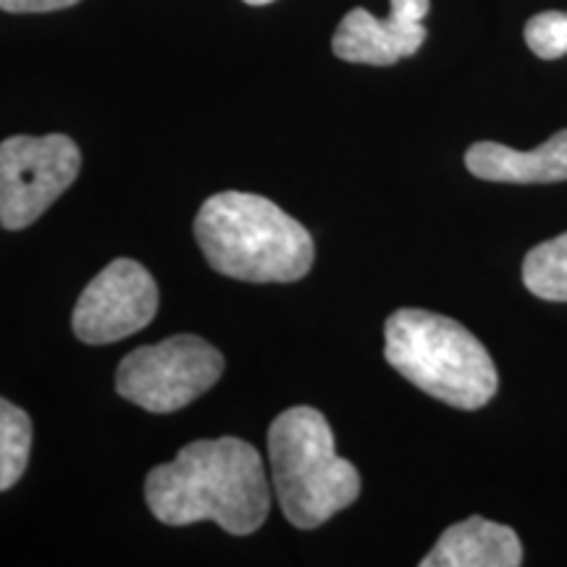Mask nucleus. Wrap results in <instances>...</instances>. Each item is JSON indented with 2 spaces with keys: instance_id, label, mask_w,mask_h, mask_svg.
I'll return each instance as SVG.
<instances>
[{
  "instance_id": "obj_1",
  "label": "nucleus",
  "mask_w": 567,
  "mask_h": 567,
  "mask_svg": "<svg viewBox=\"0 0 567 567\" xmlns=\"http://www.w3.org/2000/svg\"><path fill=\"white\" fill-rule=\"evenodd\" d=\"M145 499L166 526L213 520L234 536L258 530L271 507L260 452L237 436L193 442L174 463L153 467Z\"/></svg>"
},
{
  "instance_id": "obj_2",
  "label": "nucleus",
  "mask_w": 567,
  "mask_h": 567,
  "mask_svg": "<svg viewBox=\"0 0 567 567\" xmlns=\"http://www.w3.org/2000/svg\"><path fill=\"white\" fill-rule=\"evenodd\" d=\"M195 237L208 264L239 281H300L316 258L308 229L279 205L250 193L208 197L197 213Z\"/></svg>"
},
{
  "instance_id": "obj_3",
  "label": "nucleus",
  "mask_w": 567,
  "mask_h": 567,
  "mask_svg": "<svg viewBox=\"0 0 567 567\" xmlns=\"http://www.w3.org/2000/svg\"><path fill=\"white\" fill-rule=\"evenodd\" d=\"M386 363L410 384L457 410H478L499 386L492 354L463 323L429 310L405 308L389 316Z\"/></svg>"
},
{
  "instance_id": "obj_4",
  "label": "nucleus",
  "mask_w": 567,
  "mask_h": 567,
  "mask_svg": "<svg viewBox=\"0 0 567 567\" xmlns=\"http://www.w3.org/2000/svg\"><path fill=\"white\" fill-rule=\"evenodd\" d=\"M274 488L287 520L318 528L360 496V473L337 455L334 434L316 408H289L268 431Z\"/></svg>"
},
{
  "instance_id": "obj_5",
  "label": "nucleus",
  "mask_w": 567,
  "mask_h": 567,
  "mask_svg": "<svg viewBox=\"0 0 567 567\" xmlns=\"http://www.w3.org/2000/svg\"><path fill=\"white\" fill-rule=\"evenodd\" d=\"M224 354L200 337L179 334L140 347L118 363L116 389L124 400L151 413H174L221 379Z\"/></svg>"
},
{
  "instance_id": "obj_6",
  "label": "nucleus",
  "mask_w": 567,
  "mask_h": 567,
  "mask_svg": "<svg viewBox=\"0 0 567 567\" xmlns=\"http://www.w3.org/2000/svg\"><path fill=\"white\" fill-rule=\"evenodd\" d=\"M80 166V147L66 134L0 142V226H32L74 184Z\"/></svg>"
},
{
  "instance_id": "obj_7",
  "label": "nucleus",
  "mask_w": 567,
  "mask_h": 567,
  "mask_svg": "<svg viewBox=\"0 0 567 567\" xmlns=\"http://www.w3.org/2000/svg\"><path fill=\"white\" fill-rule=\"evenodd\" d=\"M158 310V287L137 260L118 258L87 284L76 300V339L84 344H111L145 329Z\"/></svg>"
},
{
  "instance_id": "obj_8",
  "label": "nucleus",
  "mask_w": 567,
  "mask_h": 567,
  "mask_svg": "<svg viewBox=\"0 0 567 567\" xmlns=\"http://www.w3.org/2000/svg\"><path fill=\"white\" fill-rule=\"evenodd\" d=\"M429 9L431 0H392L386 19H375L365 9H352L339 21L331 40L334 55L368 66H392L410 59L425 42L423 19Z\"/></svg>"
},
{
  "instance_id": "obj_9",
  "label": "nucleus",
  "mask_w": 567,
  "mask_h": 567,
  "mask_svg": "<svg viewBox=\"0 0 567 567\" xmlns=\"http://www.w3.org/2000/svg\"><path fill=\"white\" fill-rule=\"evenodd\" d=\"M423 567H517L523 565L520 538L509 526L473 515L446 528Z\"/></svg>"
},
{
  "instance_id": "obj_10",
  "label": "nucleus",
  "mask_w": 567,
  "mask_h": 567,
  "mask_svg": "<svg viewBox=\"0 0 567 567\" xmlns=\"http://www.w3.org/2000/svg\"><path fill=\"white\" fill-rule=\"evenodd\" d=\"M467 172L484 182L549 184L567 179V130L536 151H513L499 142H476L465 155Z\"/></svg>"
},
{
  "instance_id": "obj_11",
  "label": "nucleus",
  "mask_w": 567,
  "mask_h": 567,
  "mask_svg": "<svg viewBox=\"0 0 567 567\" xmlns=\"http://www.w3.org/2000/svg\"><path fill=\"white\" fill-rule=\"evenodd\" d=\"M523 284L530 295L549 302H567V231L536 245L523 260Z\"/></svg>"
},
{
  "instance_id": "obj_12",
  "label": "nucleus",
  "mask_w": 567,
  "mask_h": 567,
  "mask_svg": "<svg viewBox=\"0 0 567 567\" xmlns=\"http://www.w3.org/2000/svg\"><path fill=\"white\" fill-rule=\"evenodd\" d=\"M32 450V421L24 410L0 396V492L24 476Z\"/></svg>"
},
{
  "instance_id": "obj_13",
  "label": "nucleus",
  "mask_w": 567,
  "mask_h": 567,
  "mask_svg": "<svg viewBox=\"0 0 567 567\" xmlns=\"http://www.w3.org/2000/svg\"><path fill=\"white\" fill-rule=\"evenodd\" d=\"M526 42L538 59L555 61L567 53V13L544 11L528 19Z\"/></svg>"
},
{
  "instance_id": "obj_14",
  "label": "nucleus",
  "mask_w": 567,
  "mask_h": 567,
  "mask_svg": "<svg viewBox=\"0 0 567 567\" xmlns=\"http://www.w3.org/2000/svg\"><path fill=\"white\" fill-rule=\"evenodd\" d=\"M80 0H0V11L9 13H48L76 6Z\"/></svg>"
},
{
  "instance_id": "obj_15",
  "label": "nucleus",
  "mask_w": 567,
  "mask_h": 567,
  "mask_svg": "<svg viewBox=\"0 0 567 567\" xmlns=\"http://www.w3.org/2000/svg\"><path fill=\"white\" fill-rule=\"evenodd\" d=\"M247 6H268V3H274V0H245Z\"/></svg>"
}]
</instances>
